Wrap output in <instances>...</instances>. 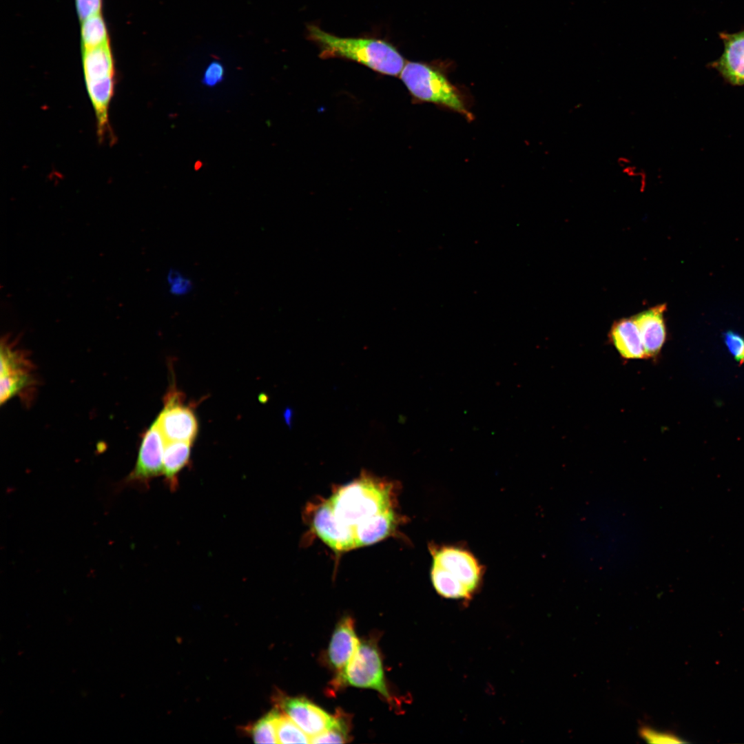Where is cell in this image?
<instances>
[{
  "label": "cell",
  "mask_w": 744,
  "mask_h": 744,
  "mask_svg": "<svg viewBox=\"0 0 744 744\" xmlns=\"http://www.w3.org/2000/svg\"><path fill=\"white\" fill-rule=\"evenodd\" d=\"M643 529L637 515L622 502L590 504L570 526L568 545L574 561L588 573H619L641 551Z\"/></svg>",
  "instance_id": "1"
},
{
  "label": "cell",
  "mask_w": 744,
  "mask_h": 744,
  "mask_svg": "<svg viewBox=\"0 0 744 744\" xmlns=\"http://www.w3.org/2000/svg\"><path fill=\"white\" fill-rule=\"evenodd\" d=\"M309 39L319 45L320 56L340 57L356 61L379 73L400 76L406 63L390 43L376 39L340 37L315 25L307 28Z\"/></svg>",
  "instance_id": "2"
},
{
  "label": "cell",
  "mask_w": 744,
  "mask_h": 744,
  "mask_svg": "<svg viewBox=\"0 0 744 744\" xmlns=\"http://www.w3.org/2000/svg\"><path fill=\"white\" fill-rule=\"evenodd\" d=\"M431 579L443 597L470 599L479 589L483 568L470 551L457 546H430Z\"/></svg>",
  "instance_id": "3"
},
{
  "label": "cell",
  "mask_w": 744,
  "mask_h": 744,
  "mask_svg": "<svg viewBox=\"0 0 744 744\" xmlns=\"http://www.w3.org/2000/svg\"><path fill=\"white\" fill-rule=\"evenodd\" d=\"M391 490L389 484L363 475L338 489L327 500L338 523L355 539L359 526L393 509Z\"/></svg>",
  "instance_id": "4"
},
{
  "label": "cell",
  "mask_w": 744,
  "mask_h": 744,
  "mask_svg": "<svg viewBox=\"0 0 744 744\" xmlns=\"http://www.w3.org/2000/svg\"><path fill=\"white\" fill-rule=\"evenodd\" d=\"M400 76L415 99L455 112L469 121L473 119L464 94L435 66L407 62Z\"/></svg>",
  "instance_id": "5"
},
{
  "label": "cell",
  "mask_w": 744,
  "mask_h": 744,
  "mask_svg": "<svg viewBox=\"0 0 744 744\" xmlns=\"http://www.w3.org/2000/svg\"><path fill=\"white\" fill-rule=\"evenodd\" d=\"M82 51L85 85L95 114L98 136L102 141L111 134L109 110L115 84L110 41Z\"/></svg>",
  "instance_id": "6"
},
{
  "label": "cell",
  "mask_w": 744,
  "mask_h": 744,
  "mask_svg": "<svg viewBox=\"0 0 744 744\" xmlns=\"http://www.w3.org/2000/svg\"><path fill=\"white\" fill-rule=\"evenodd\" d=\"M333 689L345 685L372 689L379 692L388 702L393 699L387 688L380 652L375 638L364 639L343 672L331 681Z\"/></svg>",
  "instance_id": "7"
},
{
  "label": "cell",
  "mask_w": 744,
  "mask_h": 744,
  "mask_svg": "<svg viewBox=\"0 0 744 744\" xmlns=\"http://www.w3.org/2000/svg\"><path fill=\"white\" fill-rule=\"evenodd\" d=\"M165 440L193 443L198 423L192 408L185 405L181 393L172 390L165 397V406L156 420Z\"/></svg>",
  "instance_id": "8"
},
{
  "label": "cell",
  "mask_w": 744,
  "mask_h": 744,
  "mask_svg": "<svg viewBox=\"0 0 744 744\" xmlns=\"http://www.w3.org/2000/svg\"><path fill=\"white\" fill-rule=\"evenodd\" d=\"M276 701V706L310 738L330 729L338 720L337 714H329L304 697L280 695Z\"/></svg>",
  "instance_id": "9"
},
{
  "label": "cell",
  "mask_w": 744,
  "mask_h": 744,
  "mask_svg": "<svg viewBox=\"0 0 744 744\" xmlns=\"http://www.w3.org/2000/svg\"><path fill=\"white\" fill-rule=\"evenodd\" d=\"M165 440L155 420L145 432L135 466L128 480L147 482L163 474Z\"/></svg>",
  "instance_id": "10"
},
{
  "label": "cell",
  "mask_w": 744,
  "mask_h": 744,
  "mask_svg": "<svg viewBox=\"0 0 744 744\" xmlns=\"http://www.w3.org/2000/svg\"><path fill=\"white\" fill-rule=\"evenodd\" d=\"M359 643L353 619L349 616L342 617L333 632L326 654V661L335 676L343 672Z\"/></svg>",
  "instance_id": "11"
},
{
  "label": "cell",
  "mask_w": 744,
  "mask_h": 744,
  "mask_svg": "<svg viewBox=\"0 0 744 744\" xmlns=\"http://www.w3.org/2000/svg\"><path fill=\"white\" fill-rule=\"evenodd\" d=\"M724 44L721 56L711 63L728 83L734 86L744 85V30L733 33H721Z\"/></svg>",
  "instance_id": "12"
},
{
  "label": "cell",
  "mask_w": 744,
  "mask_h": 744,
  "mask_svg": "<svg viewBox=\"0 0 744 744\" xmlns=\"http://www.w3.org/2000/svg\"><path fill=\"white\" fill-rule=\"evenodd\" d=\"M666 304L645 310L633 317L643 345L645 358H655L665 342L667 329L664 318Z\"/></svg>",
  "instance_id": "13"
},
{
  "label": "cell",
  "mask_w": 744,
  "mask_h": 744,
  "mask_svg": "<svg viewBox=\"0 0 744 744\" xmlns=\"http://www.w3.org/2000/svg\"><path fill=\"white\" fill-rule=\"evenodd\" d=\"M312 523L315 533L332 549L340 552L356 547L353 535L338 523L328 500L317 508Z\"/></svg>",
  "instance_id": "14"
},
{
  "label": "cell",
  "mask_w": 744,
  "mask_h": 744,
  "mask_svg": "<svg viewBox=\"0 0 744 744\" xmlns=\"http://www.w3.org/2000/svg\"><path fill=\"white\" fill-rule=\"evenodd\" d=\"M17 352L2 344L1 350V404L14 395L25 385L28 375Z\"/></svg>",
  "instance_id": "15"
},
{
  "label": "cell",
  "mask_w": 744,
  "mask_h": 744,
  "mask_svg": "<svg viewBox=\"0 0 744 744\" xmlns=\"http://www.w3.org/2000/svg\"><path fill=\"white\" fill-rule=\"evenodd\" d=\"M610 337L622 358H646L640 333L633 317L614 322L610 331Z\"/></svg>",
  "instance_id": "16"
},
{
  "label": "cell",
  "mask_w": 744,
  "mask_h": 744,
  "mask_svg": "<svg viewBox=\"0 0 744 744\" xmlns=\"http://www.w3.org/2000/svg\"><path fill=\"white\" fill-rule=\"evenodd\" d=\"M192 444L183 441L165 442L163 475L171 490L177 488L178 475L189 462Z\"/></svg>",
  "instance_id": "17"
},
{
  "label": "cell",
  "mask_w": 744,
  "mask_h": 744,
  "mask_svg": "<svg viewBox=\"0 0 744 744\" xmlns=\"http://www.w3.org/2000/svg\"><path fill=\"white\" fill-rule=\"evenodd\" d=\"M397 516L393 509L378 515L355 530L356 546H367L384 539L395 529Z\"/></svg>",
  "instance_id": "18"
},
{
  "label": "cell",
  "mask_w": 744,
  "mask_h": 744,
  "mask_svg": "<svg viewBox=\"0 0 744 744\" xmlns=\"http://www.w3.org/2000/svg\"><path fill=\"white\" fill-rule=\"evenodd\" d=\"M82 50L99 46L110 41L107 28L101 12L81 21Z\"/></svg>",
  "instance_id": "19"
},
{
  "label": "cell",
  "mask_w": 744,
  "mask_h": 744,
  "mask_svg": "<svg viewBox=\"0 0 744 744\" xmlns=\"http://www.w3.org/2000/svg\"><path fill=\"white\" fill-rule=\"evenodd\" d=\"M276 706L256 723L245 727L246 732L256 743H278L276 724L280 714Z\"/></svg>",
  "instance_id": "20"
},
{
  "label": "cell",
  "mask_w": 744,
  "mask_h": 744,
  "mask_svg": "<svg viewBox=\"0 0 744 744\" xmlns=\"http://www.w3.org/2000/svg\"><path fill=\"white\" fill-rule=\"evenodd\" d=\"M278 743H310L311 738L287 714L280 713L277 720Z\"/></svg>",
  "instance_id": "21"
},
{
  "label": "cell",
  "mask_w": 744,
  "mask_h": 744,
  "mask_svg": "<svg viewBox=\"0 0 744 744\" xmlns=\"http://www.w3.org/2000/svg\"><path fill=\"white\" fill-rule=\"evenodd\" d=\"M336 723L327 731L311 738V743H345L351 739L350 722L347 715L337 712Z\"/></svg>",
  "instance_id": "22"
},
{
  "label": "cell",
  "mask_w": 744,
  "mask_h": 744,
  "mask_svg": "<svg viewBox=\"0 0 744 744\" xmlns=\"http://www.w3.org/2000/svg\"><path fill=\"white\" fill-rule=\"evenodd\" d=\"M723 339L735 360L740 364H744V338L734 331H727L723 333Z\"/></svg>",
  "instance_id": "23"
},
{
  "label": "cell",
  "mask_w": 744,
  "mask_h": 744,
  "mask_svg": "<svg viewBox=\"0 0 744 744\" xmlns=\"http://www.w3.org/2000/svg\"><path fill=\"white\" fill-rule=\"evenodd\" d=\"M640 736L649 743H669L682 742L672 734L657 731L648 726L640 728Z\"/></svg>",
  "instance_id": "24"
},
{
  "label": "cell",
  "mask_w": 744,
  "mask_h": 744,
  "mask_svg": "<svg viewBox=\"0 0 744 744\" xmlns=\"http://www.w3.org/2000/svg\"><path fill=\"white\" fill-rule=\"evenodd\" d=\"M76 10L81 21L91 15L101 12V0H76Z\"/></svg>",
  "instance_id": "25"
},
{
  "label": "cell",
  "mask_w": 744,
  "mask_h": 744,
  "mask_svg": "<svg viewBox=\"0 0 744 744\" xmlns=\"http://www.w3.org/2000/svg\"><path fill=\"white\" fill-rule=\"evenodd\" d=\"M224 69L223 65L217 61L211 62L207 68L203 83L209 87H213L222 81L223 79Z\"/></svg>",
  "instance_id": "26"
}]
</instances>
